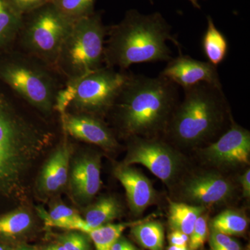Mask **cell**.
I'll use <instances>...</instances> for the list:
<instances>
[{
  "label": "cell",
  "instance_id": "cell-1",
  "mask_svg": "<svg viewBox=\"0 0 250 250\" xmlns=\"http://www.w3.org/2000/svg\"><path fill=\"white\" fill-rule=\"evenodd\" d=\"M17 98L0 82V214L22 205L29 172L54 138L23 113Z\"/></svg>",
  "mask_w": 250,
  "mask_h": 250
},
{
  "label": "cell",
  "instance_id": "cell-2",
  "mask_svg": "<svg viewBox=\"0 0 250 250\" xmlns=\"http://www.w3.org/2000/svg\"><path fill=\"white\" fill-rule=\"evenodd\" d=\"M178 87L161 75L129 72L109 111L122 137L163 138L179 102Z\"/></svg>",
  "mask_w": 250,
  "mask_h": 250
},
{
  "label": "cell",
  "instance_id": "cell-3",
  "mask_svg": "<svg viewBox=\"0 0 250 250\" xmlns=\"http://www.w3.org/2000/svg\"><path fill=\"white\" fill-rule=\"evenodd\" d=\"M184 91L163 139L178 149H197L218 139L233 119L223 87L200 83Z\"/></svg>",
  "mask_w": 250,
  "mask_h": 250
},
{
  "label": "cell",
  "instance_id": "cell-4",
  "mask_svg": "<svg viewBox=\"0 0 250 250\" xmlns=\"http://www.w3.org/2000/svg\"><path fill=\"white\" fill-rule=\"evenodd\" d=\"M171 31L160 13L144 15L129 10L121 22L108 27L104 64L126 71L133 64L169 62L173 57L167 41L182 52L181 44Z\"/></svg>",
  "mask_w": 250,
  "mask_h": 250
},
{
  "label": "cell",
  "instance_id": "cell-5",
  "mask_svg": "<svg viewBox=\"0 0 250 250\" xmlns=\"http://www.w3.org/2000/svg\"><path fill=\"white\" fill-rule=\"evenodd\" d=\"M55 75L53 69L14 47L0 54V82L45 116L55 110L62 89Z\"/></svg>",
  "mask_w": 250,
  "mask_h": 250
},
{
  "label": "cell",
  "instance_id": "cell-6",
  "mask_svg": "<svg viewBox=\"0 0 250 250\" xmlns=\"http://www.w3.org/2000/svg\"><path fill=\"white\" fill-rule=\"evenodd\" d=\"M107 31L100 13L77 21L59 50L55 72L72 82L104 66Z\"/></svg>",
  "mask_w": 250,
  "mask_h": 250
},
{
  "label": "cell",
  "instance_id": "cell-7",
  "mask_svg": "<svg viewBox=\"0 0 250 250\" xmlns=\"http://www.w3.org/2000/svg\"><path fill=\"white\" fill-rule=\"evenodd\" d=\"M129 74L104 65L78 80L66 82L57 95L55 110L61 116L72 108L74 113L101 118L111 111Z\"/></svg>",
  "mask_w": 250,
  "mask_h": 250
},
{
  "label": "cell",
  "instance_id": "cell-8",
  "mask_svg": "<svg viewBox=\"0 0 250 250\" xmlns=\"http://www.w3.org/2000/svg\"><path fill=\"white\" fill-rule=\"evenodd\" d=\"M75 22L62 14L52 0L23 15L16 44L20 51L54 70L59 50Z\"/></svg>",
  "mask_w": 250,
  "mask_h": 250
},
{
  "label": "cell",
  "instance_id": "cell-9",
  "mask_svg": "<svg viewBox=\"0 0 250 250\" xmlns=\"http://www.w3.org/2000/svg\"><path fill=\"white\" fill-rule=\"evenodd\" d=\"M127 140V153L123 164H141L169 187L175 186L185 174L187 158L165 139L132 137Z\"/></svg>",
  "mask_w": 250,
  "mask_h": 250
},
{
  "label": "cell",
  "instance_id": "cell-10",
  "mask_svg": "<svg viewBox=\"0 0 250 250\" xmlns=\"http://www.w3.org/2000/svg\"><path fill=\"white\" fill-rule=\"evenodd\" d=\"M176 185L179 202L207 208L227 203L236 192L232 181L216 170L184 174Z\"/></svg>",
  "mask_w": 250,
  "mask_h": 250
},
{
  "label": "cell",
  "instance_id": "cell-11",
  "mask_svg": "<svg viewBox=\"0 0 250 250\" xmlns=\"http://www.w3.org/2000/svg\"><path fill=\"white\" fill-rule=\"evenodd\" d=\"M205 164L216 170H229L250 165V132L232 121L218 139L199 148Z\"/></svg>",
  "mask_w": 250,
  "mask_h": 250
},
{
  "label": "cell",
  "instance_id": "cell-12",
  "mask_svg": "<svg viewBox=\"0 0 250 250\" xmlns=\"http://www.w3.org/2000/svg\"><path fill=\"white\" fill-rule=\"evenodd\" d=\"M175 58L167 62L161 71V76L165 77L183 89L200 83L222 86L218 69L208 62H202L184 55L182 52Z\"/></svg>",
  "mask_w": 250,
  "mask_h": 250
},
{
  "label": "cell",
  "instance_id": "cell-13",
  "mask_svg": "<svg viewBox=\"0 0 250 250\" xmlns=\"http://www.w3.org/2000/svg\"><path fill=\"white\" fill-rule=\"evenodd\" d=\"M62 117V129L66 134L83 142L95 145L108 152L119 146L113 131L101 118L82 113L65 112Z\"/></svg>",
  "mask_w": 250,
  "mask_h": 250
},
{
  "label": "cell",
  "instance_id": "cell-14",
  "mask_svg": "<svg viewBox=\"0 0 250 250\" xmlns=\"http://www.w3.org/2000/svg\"><path fill=\"white\" fill-rule=\"evenodd\" d=\"M70 190L75 201L86 205L101 187V157L98 153H85L77 156L68 176Z\"/></svg>",
  "mask_w": 250,
  "mask_h": 250
},
{
  "label": "cell",
  "instance_id": "cell-15",
  "mask_svg": "<svg viewBox=\"0 0 250 250\" xmlns=\"http://www.w3.org/2000/svg\"><path fill=\"white\" fill-rule=\"evenodd\" d=\"M113 174L124 187L130 210L136 216L142 215L157 200L152 182L139 169L121 164L115 167Z\"/></svg>",
  "mask_w": 250,
  "mask_h": 250
},
{
  "label": "cell",
  "instance_id": "cell-16",
  "mask_svg": "<svg viewBox=\"0 0 250 250\" xmlns=\"http://www.w3.org/2000/svg\"><path fill=\"white\" fill-rule=\"evenodd\" d=\"M72 147L62 141L46 161L38 179V190L42 194L54 193L66 185Z\"/></svg>",
  "mask_w": 250,
  "mask_h": 250
},
{
  "label": "cell",
  "instance_id": "cell-17",
  "mask_svg": "<svg viewBox=\"0 0 250 250\" xmlns=\"http://www.w3.org/2000/svg\"><path fill=\"white\" fill-rule=\"evenodd\" d=\"M22 18L9 0H0V54L14 48Z\"/></svg>",
  "mask_w": 250,
  "mask_h": 250
},
{
  "label": "cell",
  "instance_id": "cell-18",
  "mask_svg": "<svg viewBox=\"0 0 250 250\" xmlns=\"http://www.w3.org/2000/svg\"><path fill=\"white\" fill-rule=\"evenodd\" d=\"M208 208L169 200L168 225L172 231H179L190 236L197 219Z\"/></svg>",
  "mask_w": 250,
  "mask_h": 250
},
{
  "label": "cell",
  "instance_id": "cell-19",
  "mask_svg": "<svg viewBox=\"0 0 250 250\" xmlns=\"http://www.w3.org/2000/svg\"><path fill=\"white\" fill-rule=\"evenodd\" d=\"M122 213L123 207L116 197L105 196L85 208L83 219L90 228L95 229L111 223Z\"/></svg>",
  "mask_w": 250,
  "mask_h": 250
},
{
  "label": "cell",
  "instance_id": "cell-20",
  "mask_svg": "<svg viewBox=\"0 0 250 250\" xmlns=\"http://www.w3.org/2000/svg\"><path fill=\"white\" fill-rule=\"evenodd\" d=\"M202 48L208 62L218 66L226 59L229 51L228 39L215 27L213 19L207 16V27L202 40Z\"/></svg>",
  "mask_w": 250,
  "mask_h": 250
},
{
  "label": "cell",
  "instance_id": "cell-21",
  "mask_svg": "<svg viewBox=\"0 0 250 250\" xmlns=\"http://www.w3.org/2000/svg\"><path fill=\"white\" fill-rule=\"evenodd\" d=\"M136 241L148 250H164L165 233L162 224L158 220H140L131 228Z\"/></svg>",
  "mask_w": 250,
  "mask_h": 250
},
{
  "label": "cell",
  "instance_id": "cell-22",
  "mask_svg": "<svg viewBox=\"0 0 250 250\" xmlns=\"http://www.w3.org/2000/svg\"><path fill=\"white\" fill-rule=\"evenodd\" d=\"M32 217L29 211L18 207L0 214V238H14L31 228Z\"/></svg>",
  "mask_w": 250,
  "mask_h": 250
},
{
  "label": "cell",
  "instance_id": "cell-23",
  "mask_svg": "<svg viewBox=\"0 0 250 250\" xmlns=\"http://www.w3.org/2000/svg\"><path fill=\"white\" fill-rule=\"evenodd\" d=\"M248 220L241 211L235 209H227L212 219L210 229L228 236H242L246 232Z\"/></svg>",
  "mask_w": 250,
  "mask_h": 250
},
{
  "label": "cell",
  "instance_id": "cell-24",
  "mask_svg": "<svg viewBox=\"0 0 250 250\" xmlns=\"http://www.w3.org/2000/svg\"><path fill=\"white\" fill-rule=\"evenodd\" d=\"M140 220L131 223L107 224L100 228L94 229L88 233L93 242L95 250H111L113 244L122 236V233L127 228H131Z\"/></svg>",
  "mask_w": 250,
  "mask_h": 250
},
{
  "label": "cell",
  "instance_id": "cell-25",
  "mask_svg": "<svg viewBox=\"0 0 250 250\" xmlns=\"http://www.w3.org/2000/svg\"><path fill=\"white\" fill-rule=\"evenodd\" d=\"M52 2L62 14L74 22L95 12L96 0H52Z\"/></svg>",
  "mask_w": 250,
  "mask_h": 250
},
{
  "label": "cell",
  "instance_id": "cell-26",
  "mask_svg": "<svg viewBox=\"0 0 250 250\" xmlns=\"http://www.w3.org/2000/svg\"><path fill=\"white\" fill-rule=\"evenodd\" d=\"M207 211L199 216L195 222L193 229L189 236V242L188 244L189 250L201 249L208 238V215Z\"/></svg>",
  "mask_w": 250,
  "mask_h": 250
},
{
  "label": "cell",
  "instance_id": "cell-27",
  "mask_svg": "<svg viewBox=\"0 0 250 250\" xmlns=\"http://www.w3.org/2000/svg\"><path fill=\"white\" fill-rule=\"evenodd\" d=\"M57 239L66 250H90L88 233L72 231L60 235Z\"/></svg>",
  "mask_w": 250,
  "mask_h": 250
},
{
  "label": "cell",
  "instance_id": "cell-28",
  "mask_svg": "<svg viewBox=\"0 0 250 250\" xmlns=\"http://www.w3.org/2000/svg\"><path fill=\"white\" fill-rule=\"evenodd\" d=\"M210 250H243L232 237L211 230L209 237Z\"/></svg>",
  "mask_w": 250,
  "mask_h": 250
},
{
  "label": "cell",
  "instance_id": "cell-29",
  "mask_svg": "<svg viewBox=\"0 0 250 250\" xmlns=\"http://www.w3.org/2000/svg\"><path fill=\"white\" fill-rule=\"evenodd\" d=\"M15 9L21 14H27L52 1V0H9Z\"/></svg>",
  "mask_w": 250,
  "mask_h": 250
},
{
  "label": "cell",
  "instance_id": "cell-30",
  "mask_svg": "<svg viewBox=\"0 0 250 250\" xmlns=\"http://www.w3.org/2000/svg\"><path fill=\"white\" fill-rule=\"evenodd\" d=\"M170 246H186L189 242V236L179 231H172L168 235Z\"/></svg>",
  "mask_w": 250,
  "mask_h": 250
},
{
  "label": "cell",
  "instance_id": "cell-31",
  "mask_svg": "<svg viewBox=\"0 0 250 250\" xmlns=\"http://www.w3.org/2000/svg\"><path fill=\"white\" fill-rule=\"evenodd\" d=\"M239 183L241 184L243 196L246 199L250 197V169L248 167L239 177Z\"/></svg>",
  "mask_w": 250,
  "mask_h": 250
},
{
  "label": "cell",
  "instance_id": "cell-32",
  "mask_svg": "<svg viewBox=\"0 0 250 250\" xmlns=\"http://www.w3.org/2000/svg\"><path fill=\"white\" fill-rule=\"evenodd\" d=\"M111 250H141L125 237L121 236L112 247Z\"/></svg>",
  "mask_w": 250,
  "mask_h": 250
},
{
  "label": "cell",
  "instance_id": "cell-33",
  "mask_svg": "<svg viewBox=\"0 0 250 250\" xmlns=\"http://www.w3.org/2000/svg\"><path fill=\"white\" fill-rule=\"evenodd\" d=\"M43 250H66L62 245L57 242V243H52L44 248Z\"/></svg>",
  "mask_w": 250,
  "mask_h": 250
},
{
  "label": "cell",
  "instance_id": "cell-34",
  "mask_svg": "<svg viewBox=\"0 0 250 250\" xmlns=\"http://www.w3.org/2000/svg\"><path fill=\"white\" fill-rule=\"evenodd\" d=\"M167 250H189L188 247L170 246L167 248Z\"/></svg>",
  "mask_w": 250,
  "mask_h": 250
},
{
  "label": "cell",
  "instance_id": "cell-35",
  "mask_svg": "<svg viewBox=\"0 0 250 250\" xmlns=\"http://www.w3.org/2000/svg\"><path fill=\"white\" fill-rule=\"evenodd\" d=\"M10 250H36L34 249V248H30V247L28 246H20L18 247V248H14V249H10Z\"/></svg>",
  "mask_w": 250,
  "mask_h": 250
},
{
  "label": "cell",
  "instance_id": "cell-36",
  "mask_svg": "<svg viewBox=\"0 0 250 250\" xmlns=\"http://www.w3.org/2000/svg\"><path fill=\"white\" fill-rule=\"evenodd\" d=\"M189 1H190V3L192 4V6H194V7L196 8V9H200V5L199 4L198 0H189Z\"/></svg>",
  "mask_w": 250,
  "mask_h": 250
},
{
  "label": "cell",
  "instance_id": "cell-37",
  "mask_svg": "<svg viewBox=\"0 0 250 250\" xmlns=\"http://www.w3.org/2000/svg\"><path fill=\"white\" fill-rule=\"evenodd\" d=\"M0 250H10V248H8L4 243L0 242Z\"/></svg>",
  "mask_w": 250,
  "mask_h": 250
},
{
  "label": "cell",
  "instance_id": "cell-38",
  "mask_svg": "<svg viewBox=\"0 0 250 250\" xmlns=\"http://www.w3.org/2000/svg\"><path fill=\"white\" fill-rule=\"evenodd\" d=\"M149 1H150L151 4H153V0H149Z\"/></svg>",
  "mask_w": 250,
  "mask_h": 250
},
{
  "label": "cell",
  "instance_id": "cell-39",
  "mask_svg": "<svg viewBox=\"0 0 250 250\" xmlns=\"http://www.w3.org/2000/svg\"></svg>",
  "mask_w": 250,
  "mask_h": 250
}]
</instances>
